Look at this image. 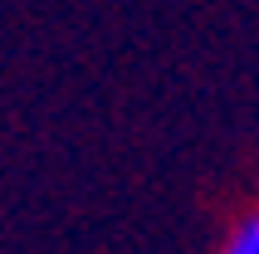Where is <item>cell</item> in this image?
<instances>
[{
	"label": "cell",
	"mask_w": 259,
	"mask_h": 254,
	"mask_svg": "<svg viewBox=\"0 0 259 254\" xmlns=\"http://www.w3.org/2000/svg\"><path fill=\"white\" fill-rule=\"evenodd\" d=\"M215 254H259V205H249V210H240L230 220Z\"/></svg>",
	"instance_id": "6da1fadb"
}]
</instances>
